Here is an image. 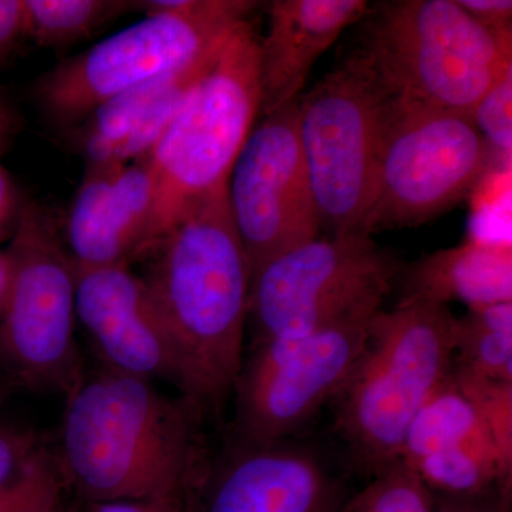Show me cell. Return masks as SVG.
Listing matches in <instances>:
<instances>
[{
    "mask_svg": "<svg viewBox=\"0 0 512 512\" xmlns=\"http://www.w3.org/2000/svg\"><path fill=\"white\" fill-rule=\"evenodd\" d=\"M76 316L103 367L167 382L184 396L183 365L173 335L131 266L77 269Z\"/></svg>",
    "mask_w": 512,
    "mask_h": 512,
    "instance_id": "5bb4252c",
    "label": "cell"
},
{
    "mask_svg": "<svg viewBox=\"0 0 512 512\" xmlns=\"http://www.w3.org/2000/svg\"><path fill=\"white\" fill-rule=\"evenodd\" d=\"M511 103L512 72L505 74L503 79L485 94L470 116L474 126L490 144L494 156H507L511 153Z\"/></svg>",
    "mask_w": 512,
    "mask_h": 512,
    "instance_id": "d4e9b609",
    "label": "cell"
},
{
    "mask_svg": "<svg viewBox=\"0 0 512 512\" xmlns=\"http://www.w3.org/2000/svg\"><path fill=\"white\" fill-rule=\"evenodd\" d=\"M389 104V94L355 52L296 100L299 146L326 234L362 229Z\"/></svg>",
    "mask_w": 512,
    "mask_h": 512,
    "instance_id": "9c48e42d",
    "label": "cell"
},
{
    "mask_svg": "<svg viewBox=\"0 0 512 512\" xmlns=\"http://www.w3.org/2000/svg\"><path fill=\"white\" fill-rule=\"evenodd\" d=\"M375 315L343 320L302 338L254 343L232 392V446L281 443L333 400Z\"/></svg>",
    "mask_w": 512,
    "mask_h": 512,
    "instance_id": "8fae6325",
    "label": "cell"
},
{
    "mask_svg": "<svg viewBox=\"0 0 512 512\" xmlns=\"http://www.w3.org/2000/svg\"><path fill=\"white\" fill-rule=\"evenodd\" d=\"M457 316L450 306L400 299L370 320L336 402L338 430L373 474L399 460L416 414L453 366Z\"/></svg>",
    "mask_w": 512,
    "mask_h": 512,
    "instance_id": "3957f363",
    "label": "cell"
},
{
    "mask_svg": "<svg viewBox=\"0 0 512 512\" xmlns=\"http://www.w3.org/2000/svg\"><path fill=\"white\" fill-rule=\"evenodd\" d=\"M144 19L60 60L32 87L42 116L67 130L104 101L212 55L261 3L136 0Z\"/></svg>",
    "mask_w": 512,
    "mask_h": 512,
    "instance_id": "5b68a950",
    "label": "cell"
},
{
    "mask_svg": "<svg viewBox=\"0 0 512 512\" xmlns=\"http://www.w3.org/2000/svg\"><path fill=\"white\" fill-rule=\"evenodd\" d=\"M457 3L483 28L511 42V0H457Z\"/></svg>",
    "mask_w": 512,
    "mask_h": 512,
    "instance_id": "f1b7e54d",
    "label": "cell"
},
{
    "mask_svg": "<svg viewBox=\"0 0 512 512\" xmlns=\"http://www.w3.org/2000/svg\"><path fill=\"white\" fill-rule=\"evenodd\" d=\"M227 180L232 221L251 278L265 264L320 237L318 207L296 130V101L259 117Z\"/></svg>",
    "mask_w": 512,
    "mask_h": 512,
    "instance_id": "7c38bea8",
    "label": "cell"
},
{
    "mask_svg": "<svg viewBox=\"0 0 512 512\" xmlns=\"http://www.w3.org/2000/svg\"><path fill=\"white\" fill-rule=\"evenodd\" d=\"M16 390L18 389H16L15 384L12 383V380L9 379L8 375L3 372L2 367H0V407L5 404L6 400H8Z\"/></svg>",
    "mask_w": 512,
    "mask_h": 512,
    "instance_id": "1f68e13d",
    "label": "cell"
},
{
    "mask_svg": "<svg viewBox=\"0 0 512 512\" xmlns=\"http://www.w3.org/2000/svg\"><path fill=\"white\" fill-rule=\"evenodd\" d=\"M64 400L53 447L80 504L197 493L210 473L205 414L188 397L101 367Z\"/></svg>",
    "mask_w": 512,
    "mask_h": 512,
    "instance_id": "6da1fadb",
    "label": "cell"
},
{
    "mask_svg": "<svg viewBox=\"0 0 512 512\" xmlns=\"http://www.w3.org/2000/svg\"><path fill=\"white\" fill-rule=\"evenodd\" d=\"M494 153L470 117L390 97L372 202L360 231L414 228L453 210Z\"/></svg>",
    "mask_w": 512,
    "mask_h": 512,
    "instance_id": "30bf717a",
    "label": "cell"
},
{
    "mask_svg": "<svg viewBox=\"0 0 512 512\" xmlns=\"http://www.w3.org/2000/svg\"><path fill=\"white\" fill-rule=\"evenodd\" d=\"M369 8L366 0L269 2L268 30L259 37V117L298 100L316 62Z\"/></svg>",
    "mask_w": 512,
    "mask_h": 512,
    "instance_id": "e0dca14e",
    "label": "cell"
},
{
    "mask_svg": "<svg viewBox=\"0 0 512 512\" xmlns=\"http://www.w3.org/2000/svg\"><path fill=\"white\" fill-rule=\"evenodd\" d=\"M508 507L497 500L454 498L434 495L433 512H507Z\"/></svg>",
    "mask_w": 512,
    "mask_h": 512,
    "instance_id": "f546056e",
    "label": "cell"
},
{
    "mask_svg": "<svg viewBox=\"0 0 512 512\" xmlns=\"http://www.w3.org/2000/svg\"><path fill=\"white\" fill-rule=\"evenodd\" d=\"M451 376L476 403L501 456L512 466V382L483 379L454 366Z\"/></svg>",
    "mask_w": 512,
    "mask_h": 512,
    "instance_id": "cb8c5ba5",
    "label": "cell"
},
{
    "mask_svg": "<svg viewBox=\"0 0 512 512\" xmlns=\"http://www.w3.org/2000/svg\"><path fill=\"white\" fill-rule=\"evenodd\" d=\"M147 262L150 289L183 365L184 396L218 413L244 363L251 266L227 201V184L191 202Z\"/></svg>",
    "mask_w": 512,
    "mask_h": 512,
    "instance_id": "7a4b0ae2",
    "label": "cell"
},
{
    "mask_svg": "<svg viewBox=\"0 0 512 512\" xmlns=\"http://www.w3.org/2000/svg\"><path fill=\"white\" fill-rule=\"evenodd\" d=\"M338 488L311 451L284 441L238 447L210 473L194 512H339Z\"/></svg>",
    "mask_w": 512,
    "mask_h": 512,
    "instance_id": "2e32d148",
    "label": "cell"
},
{
    "mask_svg": "<svg viewBox=\"0 0 512 512\" xmlns=\"http://www.w3.org/2000/svg\"><path fill=\"white\" fill-rule=\"evenodd\" d=\"M259 37L254 18L232 33L157 146L144 157L157 187L148 255L187 205L227 184L259 117Z\"/></svg>",
    "mask_w": 512,
    "mask_h": 512,
    "instance_id": "8992f818",
    "label": "cell"
},
{
    "mask_svg": "<svg viewBox=\"0 0 512 512\" xmlns=\"http://www.w3.org/2000/svg\"><path fill=\"white\" fill-rule=\"evenodd\" d=\"M355 52L392 99L470 117L512 72L500 39L457 0H389L370 6Z\"/></svg>",
    "mask_w": 512,
    "mask_h": 512,
    "instance_id": "277c9868",
    "label": "cell"
},
{
    "mask_svg": "<svg viewBox=\"0 0 512 512\" xmlns=\"http://www.w3.org/2000/svg\"><path fill=\"white\" fill-rule=\"evenodd\" d=\"M434 494L403 461L373 474L372 481L339 512H433Z\"/></svg>",
    "mask_w": 512,
    "mask_h": 512,
    "instance_id": "603a6c76",
    "label": "cell"
},
{
    "mask_svg": "<svg viewBox=\"0 0 512 512\" xmlns=\"http://www.w3.org/2000/svg\"><path fill=\"white\" fill-rule=\"evenodd\" d=\"M70 497L55 447L43 440L0 481V512H55Z\"/></svg>",
    "mask_w": 512,
    "mask_h": 512,
    "instance_id": "7402d4cb",
    "label": "cell"
},
{
    "mask_svg": "<svg viewBox=\"0 0 512 512\" xmlns=\"http://www.w3.org/2000/svg\"><path fill=\"white\" fill-rule=\"evenodd\" d=\"M9 286V264L5 251H0V315H2L3 305L6 301V293Z\"/></svg>",
    "mask_w": 512,
    "mask_h": 512,
    "instance_id": "4dcf8cb0",
    "label": "cell"
},
{
    "mask_svg": "<svg viewBox=\"0 0 512 512\" xmlns=\"http://www.w3.org/2000/svg\"><path fill=\"white\" fill-rule=\"evenodd\" d=\"M72 497V495H70ZM55 512H82V504L76 498L67 497Z\"/></svg>",
    "mask_w": 512,
    "mask_h": 512,
    "instance_id": "d6a6232c",
    "label": "cell"
},
{
    "mask_svg": "<svg viewBox=\"0 0 512 512\" xmlns=\"http://www.w3.org/2000/svg\"><path fill=\"white\" fill-rule=\"evenodd\" d=\"M399 460L434 495L510 503L512 466L451 369L414 417Z\"/></svg>",
    "mask_w": 512,
    "mask_h": 512,
    "instance_id": "4fadbf2b",
    "label": "cell"
},
{
    "mask_svg": "<svg viewBox=\"0 0 512 512\" xmlns=\"http://www.w3.org/2000/svg\"><path fill=\"white\" fill-rule=\"evenodd\" d=\"M26 40L46 49H67L90 39L136 10L131 0H23Z\"/></svg>",
    "mask_w": 512,
    "mask_h": 512,
    "instance_id": "ffe728a7",
    "label": "cell"
},
{
    "mask_svg": "<svg viewBox=\"0 0 512 512\" xmlns=\"http://www.w3.org/2000/svg\"><path fill=\"white\" fill-rule=\"evenodd\" d=\"M3 251L9 286L0 315V367L18 390L66 396L84 366L76 340L77 268L60 222L29 198Z\"/></svg>",
    "mask_w": 512,
    "mask_h": 512,
    "instance_id": "52a82bcc",
    "label": "cell"
},
{
    "mask_svg": "<svg viewBox=\"0 0 512 512\" xmlns=\"http://www.w3.org/2000/svg\"><path fill=\"white\" fill-rule=\"evenodd\" d=\"M400 272L396 256L362 231L326 234L276 256L251 278L254 343L375 315Z\"/></svg>",
    "mask_w": 512,
    "mask_h": 512,
    "instance_id": "ba28073f",
    "label": "cell"
},
{
    "mask_svg": "<svg viewBox=\"0 0 512 512\" xmlns=\"http://www.w3.org/2000/svg\"><path fill=\"white\" fill-rule=\"evenodd\" d=\"M453 366L483 379L512 382V302L467 309L457 318Z\"/></svg>",
    "mask_w": 512,
    "mask_h": 512,
    "instance_id": "44dd1931",
    "label": "cell"
},
{
    "mask_svg": "<svg viewBox=\"0 0 512 512\" xmlns=\"http://www.w3.org/2000/svg\"><path fill=\"white\" fill-rule=\"evenodd\" d=\"M26 40L25 2L0 0V72Z\"/></svg>",
    "mask_w": 512,
    "mask_h": 512,
    "instance_id": "83f0119b",
    "label": "cell"
},
{
    "mask_svg": "<svg viewBox=\"0 0 512 512\" xmlns=\"http://www.w3.org/2000/svg\"><path fill=\"white\" fill-rule=\"evenodd\" d=\"M156 190V175L147 158L84 168L60 227L76 268L144 261L150 252Z\"/></svg>",
    "mask_w": 512,
    "mask_h": 512,
    "instance_id": "9a60e30c",
    "label": "cell"
},
{
    "mask_svg": "<svg viewBox=\"0 0 512 512\" xmlns=\"http://www.w3.org/2000/svg\"><path fill=\"white\" fill-rule=\"evenodd\" d=\"M400 299H420L467 309L512 302V249L500 242H464L421 256L402 268Z\"/></svg>",
    "mask_w": 512,
    "mask_h": 512,
    "instance_id": "ac0fdd59",
    "label": "cell"
},
{
    "mask_svg": "<svg viewBox=\"0 0 512 512\" xmlns=\"http://www.w3.org/2000/svg\"><path fill=\"white\" fill-rule=\"evenodd\" d=\"M221 49L184 69L138 84L104 101L82 121L64 130L66 143L82 158L84 168L109 167L117 148L147 119L148 114L178 87L201 79L217 60Z\"/></svg>",
    "mask_w": 512,
    "mask_h": 512,
    "instance_id": "d6986e66",
    "label": "cell"
},
{
    "mask_svg": "<svg viewBox=\"0 0 512 512\" xmlns=\"http://www.w3.org/2000/svg\"><path fill=\"white\" fill-rule=\"evenodd\" d=\"M43 440L29 424L0 416V481L9 477Z\"/></svg>",
    "mask_w": 512,
    "mask_h": 512,
    "instance_id": "484cf974",
    "label": "cell"
},
{
    "mask_svg": "<svg viewBox=\"0 0 512 512\" xmlns=\"http://www.w3.org/2000/svg\"><path fill=\"white\" fill-rule=\"evenodd\" d=\"M197 493L87 503L82 504V512H194Z\"/></svg>",
    "mask_w": 512,
    "mask_h": 512,
    "instance_id": "4316f807",
    "label": "cell"
}]
</instances>
